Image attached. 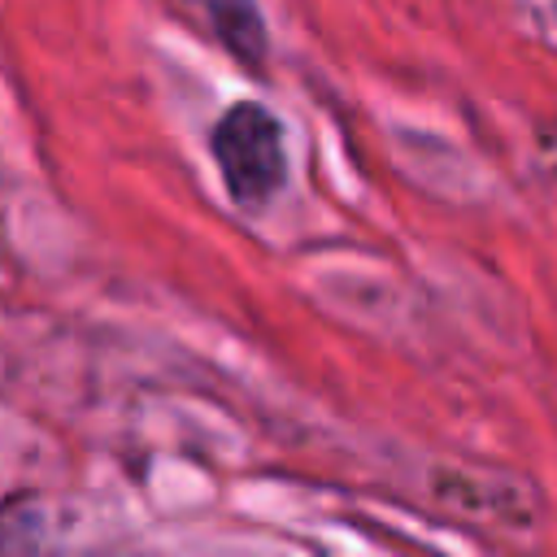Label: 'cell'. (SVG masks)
<instances>
[{"label":"cell","mask_w":557,"mask_h":557,"mask_svg":"<svg viewBox=\"0 0 557 557\" xmlns=\"http://www.w3.org/2000/svg\"><path fill=\"white\" fill-rule=\"evenodd\" d=\"M213 35L239 57V61H261L265 52V26L252 0H200Z\"/></svg>","instance_id":"7a4b0ae2"},{"label":"cell","mask_w":557,"mask_h":557,"mask_svg":"<svg viewBox=\"0 0 557 557\" xmlns=\"http://www.w3.org/2000/svg\"><path fill=\"white\" fill-rule=\"evenodd\" d=\"M209 148H213L218 174H222V183H226L235 205L257 209L283 187V170H287V161H283V126L265 104H257V100L231 104L213 122Z\"/></svg>","instance_id":"6da1fadb"}]
</instances>
